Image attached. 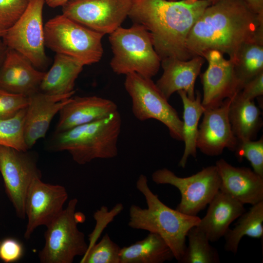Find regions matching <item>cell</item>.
Instances as JSON below:
<instances>
[{"instance_id": "6da1fadb", "label": "cell", "mask_w": 263, "mask_h": 263, "mask_svg": "<svg viewBox=\"0 0 263 263\" xmlns=\"http://www.w3.org/2000/svg\"><path fill=\"white\" fill-rule=\"evenodd\" d=\"M263 39V16L242 0H218L207 7L191 28L187 39L192 57L215 50L234 61L245 42Z\"/></svg>"}, {"instance_id": "7a4b0ae2", "label": "cell", "mask_w": 263, "mask_h": 263, "mask_svg": "<svg viewBox=\"0 0 263 263\" xmlns=\"http://www.w3.org/2000/svg\"><path fill=\"white\" fill-rule=\"evenodd\" d=\"M211 0H132L128 17L143 26L150 34L161 60L192 57L186 45L193 25Z\"/></svg>"}, {"instance_id": "3957f363", "label": "cell", "mask_w": 263, "mask_h": 263, "mask_svg": "<svg viewBox=\"0 0 263 263\" xmlns=\"http://www.w3.org/2000/svg\"><path fill=\"white\" fill-rule=\"evenodd\" d=\"M136 187L144 196L147 208L132 205L129 209V226L160 235L179 262L187 246V233L199 224L200 218L185 214L165 205L151 190L148 179L144 174L139 176Z\"/></svg>"}, {"instance_id": "277c9868", "label": "cell", "mask_w": 263, "mask_h": 263, "mask_svg": "<svg viewBox=\"0 0 263 263\" xmlns=\"http://www.w3.org/2000/svg\"><path fill=\"white\" fill-rule=\"evenodd\" d=\"M122 126L118 111L103 119L56 132L53 148L67 151L79 165L96 159H111L118 154Z\"/></svg>"}, {"instance_id": "5b68a950", "label": "cell", "mask_w": 263, "mask_h": 263, "mask_svg": "<svg viewBox=\"0 0 263 263\" xmlns=\"http://www.w3.org/2000/svg\"><path fill=\"white\" fill-rule=\"evenodd\" d=\"M109 35L113 53L110 66L114 73H136L150 78L157 74L161 59L143 26L133 23L128 28L120 26Z\"/></svg>"}, {"instance_id": "8992f818", "label": "cell", "mask_w": 263, "mask_h": 263, "mask_svg": "<svg viewBox=\"0 0 263 263\" xmlns=\"http://www.w3.org/2000/svg\"><path fill=\"white\" fill-rule=\"evenodd\" d=\"M44 29L45 46L56 54L71 57L84 66L101 60L103 34L63 14L49 19Z\"/></svg>"}, {"instance_id": "52a82bcc", "label": "cell", "mask_w": 263, "mask_h": 263, "mask_svg": "<svg viewBox=\"0 0 263 263\" xmlns=\"http://www.w3.org/2000/svg\"><path fill=\"white\" fill-rule=\"evenodd\" d=\"M76 198L70 200L65 209L47 226L45 244L39 253L42 263H72L75 257L83 256L88 249L84 233L77 225L83 220L76 212Z\"/></svg>"}, {"instance_id": "ba28073f", "label": "cell", "mask_w": 263, "mask_h": 263, "mask_svg": "<svg viewBox=\"0 0 263 263\" xmlns=\"http://www.w3.org/2000/svg\"><path fill=\"white\" fill-rule=\"evenodd\" d=\"M126 91L132 100V110L139 121L157 120L168 129L170 136L183 141V121L151 78L136 73L126 75Z\"/></svg>"}, {"instance_id": "9c48e42d", "label": "cell", "mask_w": 263, "mask_h": 263, "mask_svg": "<svg viewBox=\"0 0 263 263\" xmlns=\"http://www.w3.org/2000/svg\"><path fill=\"white\" fill-rule=\"evenodd\" d=\"M151 178L156 184L170 185L178 188L181 198L176 209L191 216H197L205 208L221 186L216 165L205 167L187 177H178L170 170L163 168L154 171Z\"/></svg>"}, {"instance_id": "30bf717a", "label": "cell", "mask_w": 263, "mask_h": 263, "mask_svg": "<svg viewBox=\"0 0 263 263\" xmlns=\"http://www.w3.org/2000/svg\"><path fill=\"white\" fill-rule=\"evenodd\" d=\"M46 0H30L19 19L2 38L4 45L26 57L36 68L47 62L42 12Z\"/></svg>"}, {"instance_id": "8fae6325", "label": "cell", "mask_w": 263, "mask_h": 263, "mask_svg": "<svg viewBox=\"0 0 263 263\" xmlns=\"http://www.w3.org/2000/svg\"><path fill=\"white\" fill-rule=\"evenodd\" d=\"M132 0H70L62 14L95 32L110 34L128 17Z\"/></svg>"}, {"instance_id": "7c38bea8", "label": "cell", "mask_w": 263, "mask_h": 263, "mask_svg": "<svg viewBox=\"0 0 263 263\" xmlns=\"http://www.w3.org/2000/svg\"><path fill=\"white\" fill-rule=\"evenodd\" d=\"M0 172L17 215L24 219L27 190L34 179L41 176L35 160L27 151L0 145Z\"/></svg>"}, {"instance_id": "4fadbf2b", "label": "cell", "mask_w": 263, "mask_h": 263, "mask_svg": "<svg viewBox=\"0 0 263 263\" xmlns=\"http://www.w3.org/2000/svg\"><path fill=\"white\" fill-rule=\"evenodd\" d=\"M68 197L63 186L44 183L40 178L34 179L25 198L27 224L24 238L29 239L36 228L40 225L47 226L58 216L63 210Z\"/></svg>"}, {"instance_id": "5bb4252c", "label": "cell", "mask_w": 263, "mask_h": 263, "mask_svg": "<svg viewBox=\"0 0 263 263\" xmlns=\"http://www.w3.org/2000/svg\"><path fill=\"white\" fill-rule=\"evenodd\" d=\"M220 52L211 50L202 55L208 62L205 72L201 75L203 89L202 104L205 108L220 105L232 99L241 91L234 64L225 58Z\"/></svg>"}, {"instance_id": "9a60e30c", "label": "cell", "mask_w": 263, "mask_h": 263, "mask_svg": "<svg viewBox=\"0 0 263 263\" xmlns=\"http://www.w3.org/2000/svg\"><path fill=\"white\" fill-rule=\"evenodd\" d=\"M230 99L220 105L205 108L197 134V149L211 156L221 154L225 149L234 151L238 140L231 129L228 118Z\"/></svg>"}, {"instance_id": "2e32d148", "label": "cell", "mask_w": 263, "mask_h": 263, "mask_svg": "<svg viewBox=\"0 0 263 263\" xmlns=\"http://www.w3.org/2000/svg\"><path fill=\"white\" fill-rule=\"evenodd\" d=\"M73 95H50L38 91L28 96L24 120V137L28 149L45 136L54 117Z\"/></svg>"}, {"instance_id": "e0dca14e", "label": "cell", "mask_w": 263, "mask_h": 263, "mask_svg": "<svg viewBox=\"0 0 263 263\" xmlns=\"http://www.w3.org/2000/svg\"><path fill=\"white\" fill-rule=\"evenodd\" d=\"M215 165L221 178L220 190L244 205L263 201V177L249 168L233 166L223 158Z\"/></svg>"}, {"instance_id": "ac0fdd59", "label": "cell", "mask_w": 263, "mask_h": 263, "mask_svg": "<svg viewBox=\"0 0 263 263\" xmlns=\"http://www.w3.org/2000/svg\"><path fill=\"white\" fill-rule=\"evenodd\" d=\"M44 74L24 56L7 48L0 70V89L29 96L39 91Z\"/></svg>"}, {"instance_id": "d6986e66", "label": "cell", "mask_w": 263, "mask_h": 263, "mask_svg": "<svg viewBox=\"0 0 263 263\" xmlns=\"http://www.w3.org/2000/svg\"><path fill=\"white\" fill-rule=\"evenodd\" d=\"M202 56H195L188 60L168 58L161 60L163 73L155 84L169 100L176 92L184 91L192 100L195 98V83L205 62Z\"/></svg>"}, {"instance_id": "ffe728a7", "label": "cell", "mask_w": 263, "mask_h": 263, "mask_svg": "<svg viewBox=\"0 0 263 263\" xmlns=\"http://www.w3.org/2000/svg\"><path fill=\"white\" fill-rule=\"evenodd\" d=\"M118 111L113 101L96 96L71 97L59 111L56 132L99 120Z\"/></svg>"}, {"instance_id": "44dd1931", "label": "cell", "mask_w": 263, "mask_h": 263, "mask_svg": "<svg viewBox=\"0 0 263 263\" xmlns=\"http://www.w3.org/2000/svg\"><path fill=\"white\" fill-rule=\"evenodd\" d=\"M208 205L196 226L212 243L224 237L230 225L246 211L244 204L220 190Z\"/></svg>"}, {"instance_id": "7402d4cb", "label": "cell", "mask_w": 263, "mask_h": 263, "mask_svg": "<svg viewBox=\"0 0 263 263\" xmlns=\"http://www.w3.org/2000/svg\"><path fill=\"white\" fill-rule=\"evenodd\" d=\"M83 66L71 57L56 54L52 67L45 73L39 91L50 95L74 94L75 81Z\"/></svg>"}, {"instance_id": "603a6c76", "label": "cell", "mask_w": 263, "mask_h": 263, "mask_svg": "<svg viewBox=\"0 0 263 263\" xmlns=\"http://www.w3.org/2000/svg\"><path fill=\"white\" fill-rule=\"evenodd\" d=\"M230 100L228 118L234 135L238 141L254 140L263 125L261 112L254 100L239 93Z\"/></svg>"}, {"instance_id": "cb8c5ba5", "label": "cell", "mask_w": 263, "mask_h": 263, "mask_svg": "<svg viewBox=\"0 0 263 263\" xmlns=\"http://www.w3.org/2000/svg\"><path fill=\"white\" fill-rule=\"evenodd\" d=\"M174 258L165 241L150 232L143 240L121 248L120 263H163Z\"/></svg>"}, {"instance_id": "d4e9b609", "label": "cell", "mask_w": 263, "mask_h": 263, "mask_svg": "<svg viewBox=\"0 0 263 263\" xmlns=\"http://www.w3.org/2000/svg\"><path fill=\"white\" fill-rule=\"evenodd\" d=\"M177 92L182 100L184 108L183 141L185 143L184 151L179 162V166L184 168L189 156H196L199 121L205 108L202 104V96L199 92H196L193 100L189 99L184 91Z\"/></svg>"}, {"instance_id": "484cf974", "label": "cell", "mask_w": 263, "mask_h": 263, "mask_svg": "<svg viewBox=\"0 0 263 263\" xmlns=\"http://www.w3.org/2000/svg\"><path fill=\"white\" fill-rule=\"evenodd\" d=\"M244 236L260 239L263 236V201L252 205L238 218L235 226L228 229L224 237L225 250L235 254Z\"/></svg>"}, {"instance_id": "4316f807", "label": "cell", "mask_w": 263, "mask_h": 263, "mask_svg": "<svg viewBox=\"0 0 263 263\" xmlns=\"http://www.w3.org/2000/svg\"><path fill=\"white\" fill-rule=\"evenodd\" d=\"M233 62L242 89L246 82L263 72V39L243 44Z\"/></svg>"}, {"instance_id": "83f0119b", "label": "cell", "mask_w": 263, "mask_h": 263, "mask_svg": "<svg viewBox=\"0 0 263 263\" xmlns=\"http://www.w3.org/2000/svg\"><path fill=\"white\" fill-rule=\"evenodd\" d=\"M188 244L178 263H219V253L209 244L205 234L196 226L188 231L187 238Z\"/></svg>"}, {"instance_id": "f1b7e54d", "label": "cell", "mask_w": 263, "mask_h": 263, "mask_svg": "<svg viewBox=\"0 0 263 263\" xmlns=\"http://www.w3.org/2000/svg\"><path fill=\"white\" fill-rule=\"evenodd\" d=\"M26 108L11 117L0 118V145L23 151L29 149L24 137Z\"/></svg>"}, {"instance_id": "f546056e", "label": "cell", "mask_w": 263, "mask_h": 263, "mask_svg": "<svg viewBox=\"0 0 263 263\" xmlns=\"http://www.w3.org/2000/svg\"><path fill=\"white\" fill-rule=\"evenodd\" d=\"M121 248L106 233L100 242L88 248L81 263H120Z\"/></svg>"}, {"instance_id": "4dcf8cb0", "label": "cell", "mask_w": 263, "mask_h": 263, "mask_svg": "<svg viewBox=\"0 0 263 263\" xmlns=\"http://www.w3.org/2000/svg\"><path fill=\"white\" fill-rule=\"evenodd\" d=\"M238 160L243 158L248 160L253 168V170L263 177V138L254 140L238 141L234 150Z\"/></svg>"}, {"instance_id": "1f68e13d", "label": "cell", "mask_w": 263, "mask_h": 263, "mask_svg": "<svg viewBox=\"0 0 263 263\" xmlns=\"http://www.w3.org/2000/svg\"><path fill=\"white\" fill-rule=\"evenodd\" d=\"M30 0H0V25L7 30L19 19Z\"/></svg>"}, {"instance_id": "d6a6232c", "label": "cell", "mask_w": 263, "mask_h": 263, "mask_svg": "<svg viewBox=\"0 0 263 263\" xmlns=\"http://www.w3.org/2000/svg\"><path fill=\"white\" fill-rule=\"evenodd\" d=\"M28 96L0 89V118L13 116L28 104Z\"/></svg>"}, {"instance_id": "836d02e7", "label": "cell", "mask_w": 263, "mask_h": 263, "mask_svg": "<svg viewBox=\"0 0 263 263\" xmlns=\"http://www.w3.org/2000/svg\"><path fill=\"white\" fill-rule=\"evenodd\" d=\"M24 252L22 244L18 240L8 238L0 242V259L5 263H13L20 260Z\"/></svg>"}, {"instance_id": "e575fe53", "label": "cell", "mask_w": 263, "mask_h": 263, "mask_svg": "<svg viewBox=\"0 0 263 263\" xmlns=\"http://www.w3.org/2000/svg\"><path fill=\"white\" fill-rule=\"evenodd\" d=\"M239 94L243 97L251 100L263 94V72L246 82Z\"/></svg>"}, {"instance_id": "d590c367", "label": "cell", "mask_w": 263, "mask_h": 263, "mask_svg": "<svg viewBox=\"0 0 263 263\" xmlns=\"http://www.w3.org/2000/svg\"><path fill=\"white\" fill-rule=\"evenodd\" d=\"M246 6L257 14L263 16V0H242Z\"/></svg>"}, {"instance_id": "8d00e7d4", "label": "cell", "mask_w": 263, "mask_h": 263, "mask_svg": "<svg viewBox=\"0 0 263 263\" xmlns=\"http://www.w3.org/2000/svg\"><path fill=\"white\" fill-rule=\"evenodd\" d=\"M70 0H46L45 3L52 8L62 6Z\"/></svg>"}, {"instance_id": "74e56055", "label": "cell", "mask_w": 263, "mask_h": 263, "mask_svg": "<svg viewBox=\"0 0 263 263\" xmlns=\"http://www.w3.org/2000/svg\"><path fill=\"white\" fill-rule=\"evenodd\" d=\"M6 30H7L5 29L1 26L0 25V38L3 37Z\"/></svg>"}, {"instance_id": "f35d334b", "label": "cell", "mask_w": 263, "mask_h": 263, "mask_svg": "<svg viewBox=\"0 0 263 263\" xmlns=\"http://www.w3.org/2000/svg\"><path fill=\"white\" fill-rule=\"evenodd\" d=\"M4 44L3 42H2L1 40L0 39V56L2 54V53H3L4 51Z\"/></svg>"}, {"instance_id": "ab89813d", "label": "cell", "mask_w": 263, "mask_h": 263, "mask_svg": "<svg viewBox=\"0 0 263 263\" xmlns=\"http://www.w3.org/2000/svg\"><path fill=\"white\" fill-rule=\"evenodd\" d=\"M171 0V1H176V0ZM193 0V1H197V0ZM212 1V2H215L216 1H217L218 0H211Z\"/></svg>"}]
</instances>
